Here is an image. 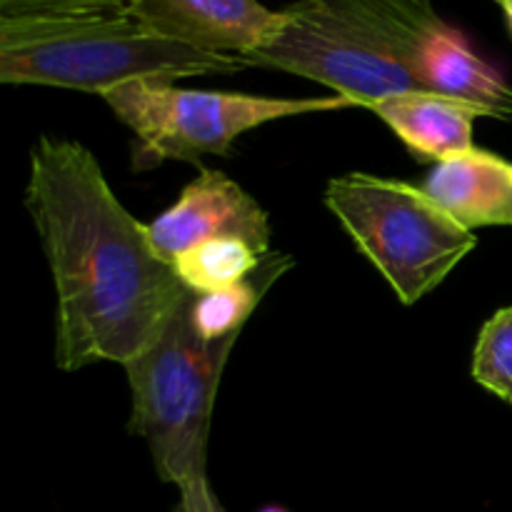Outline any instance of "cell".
<instances>
[{"label":"cell","instance_id":"cell-9","mask_svg":"<svg viewBox=\"0 0 512 512\" xmlns=\"http://www.w3.org/2000/svg\"><path fill=\"white\" fill-rule=\"evenodd\" d=\"M133 15L163 38L235 58L263 48L283 23V8L260 0H135Z\"/></svg>","mask_w":512,"mask_h":512},{"label":"cell","instance_id":"cell-3","mask_svg":"<svg viewBox=\"0 0 512 512\" xmlns=\"http://www.w3.org/2000/svg\"><path fill=\"white\" fill-rule=\"evenodd\" d=\"M193 295L145 353L125 363L133 415L130 430L150 448L163 483L208 478V435L225 363L240 335L208 343L190 320Z\"/></svg>","mask_w":512,"mask_h":512},{"label":"cell","instance_id":"cell-13","mask_svg":"<svg viewBox=\"0 0 512 512\" xmlns=\"http://www.w3.org/2000/svg\"><path fill=\"white\" fill-rule=\"evenodd\" d=\"M263 258L253 245L238 238L205 240L173 260L175 273L195 295L230 288L263 268Z\"/></svg>","mask_w":512,"mask_h":512},{"label":"cell","instance_id":"cell-8","mask_svg":"<svg viewBox=\"0 0 512 512\" xmlns=\"http://www.w3.org/2000/svg\"><path fill=\"white\" fill-rule=\"evenodd\" d=\"M148 230L158 253L170 263L193 245L218 238L245 240L260 255H268L270 248V220L263 205L243 185L213 168H200L198 178L148 223Z\"/></svg>","mask_w":512,"mask_h":512},{"label":"cell","instance_id":"cell-15","mask_svg":"<svg viewBox=\"0 0 512 512\" xmlns=\"http://www.w3.org/2000/svg\"><path fill=\"white\" fill-rule=\"evenodd\" d=\"M135 0H0V18H75L133 13Z\"/></svg>","mask_w":512,"mask_h":512},{"label":"cell","instance_id":"cell-14","mask_svg":"<svg viewBox=\"0 0 512 512\" xmlns=\"http://www.w3.org/2000/svg\"><path fill=\"white\" fill-rule=\"evenodd\" d=\"M473 380L512 405V305L480 328L473 350Z\"/></svg>","mask_w":512,"mask_h":512},{"label":"cell","instance_id":"cell-7","mask_svg":"<svg viewBox=\"0 0 512 512\" xmlns=\"http://www.w3.org/2000/svg\"><path fill=\"white\" fill-rule=\"evenodd\" d=\"M395 50L423 90L468 100L490 118L512 123V85L435 13L433 0H405L395 23Z\"/></svg>","mask_w":512,"mask_h":512},{"label":"cell","instance_id":"cell-10","mask_svg":"<svg viewBox=\"0 0 512 512\" xmlns=\"http://www.w3.org/2000/svg\"><path fill=\"white\" fill-rule=\"evenodd\" d=\"M423 188L463 228L512 225V163L478 145L435 163Z\"/></svg>","mask_w":512,"mask_h":512},{"label":"cell","instance_id":"cell-5","mask_svg":"<svg viewBox=\"0 0 512 512\" xmlns=\"http://www.w3.org/2000/svg\"><path fill=\"white\" fill-rule=\"evenodd\" d=\"M393 0H298L283 8L273 38L250 53V68H273L315 80L355 108L420 88L390 38Z\"/></svg>","mask_w":512,"mask_h":512},{"label":"cell","instance_id":"cell-6","mask_svg":"<svg viewBox=\"0 0 512 512\" xmlns=\"http://www.w3.org/2000/svg\"><path fill=\"white\" fill-rule=\"evenodd\" d=\"M115 118L135 135V168L165 160L195 163L203 155H225L248 130L298 115L355 108L333 98H270L230 90L178 88L173 80H135L103 95Z\"/></svg>","mask_w":512,"mask_h":512},{"label":"cell","instance_id":"cell-16","mask_svg":"<svg viewBox=\"0 0 512 512\" xmlns=\"http://www.w3.org/2000/svg\"><path fill=\"white\" fill-rule=\"evenodd\" d=\"M173 512H228L215 495L208 478H198L178 488V505Z\"/></svg>","mask_w":512,"mask_h":512},{"label":"cell","instance_id":"cell-1","mask_svg":"<svg viewBox=\"0 0 512 512\" xmlns=\"http://www.w3.org/2000/svg\"><path fill=\"white\" fill-rule=\"evenodd\" d=\"M25 210L55 285V365H125L163 335L190 290L128 213L85 145L40 135Z\"/></svg>","mask_w":512,"mask_h":512},{"label":"cell","instance_id":"cell-4","mask_svg":"<svg viewBox=\"0 0 512 512\" xmlns=\"http://www.w3.org/2000/svg\"><path fill=\"white\" fill-rule=\"evenodd\" d=\"M323 203L403 305L433 293L478 245L425 188L398 178L338 175L325 185Z\"/></svg>","mask_w":512,"mask_h":512},{"label":"cell","instance_id":"cell-17","mask_svg":"<svg viewBox=\"0 0 512 512\" xmlns=\"http://www.w3.org/2000/svg\"><path fill=\"white\" fill-rule=\"evenodd\" d=\"M260 512H290V510H285V508H278V505H270V508H263Z\"/></svg>","mask_w":512,"mask_h":512},{"label":"cell","instance_id":"cell-12","mask_svg":"<svg viewBox=\"0 0 512 512\" xmlns=\"http://www.w3.org/2000/svg\"><path fill=\"white\" fill-rule=\"evenodd\" d=\"M293 260L288 255H273L270 265L265 268L263 280H255L250 275L248 280L230 288L215 290V293L193 295L190 303V320L198 335L208 343H218V340L233 338V335L243 333V325L248 323L250 315L263 300L265 290L290 268Z\"/></svg>","mask_w":512,"mask_h":512},{"label":"cell","instance_id":"cell-11","mask_svg":"<svg viewBox=\"0 0 512 512\" xmlns=\"http://www.w3.org/2000/svg\"><path fill=\"white\" fill-rule=\"evenodd\" d=\"M370 110L403 140L415 158L435 163L473 150V123L490 118L480 105L428 90L393 95Z\"/></svg>","mask_w":512,"mask_h":512},{"label":"cell","instance_id":"cell-2","mask_svg":"<svg viewBox=\"0 0 512 512\" xmlns=\"http://www.w3.org/2000/svg\"><path fill=\"white\" fill-rule=\"evenodd\" d=\"M245 58L215 55L153 33L133 13L0 18V83L95 93L135 80L235 75Z\"/></svg>","mask_w":512,"mask_h":512}]
</instances>
